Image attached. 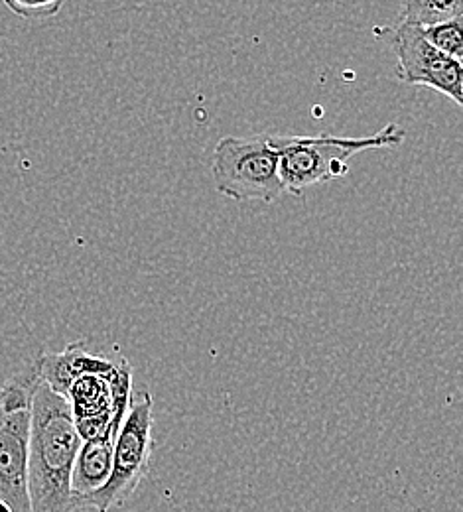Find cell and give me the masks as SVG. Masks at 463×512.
<instances>
[{
	"mask_svg": "<svg viewBox=\"0 0 463 512\" xmlns=\"http://www.w3.org/2000/svg\"><path fill=\"white\" fill-rule=\"evenodd\" d=\"M66 398L38 383L30 408L28 499L32 512H73L71 471L81 448Z\"/></svg>",
	"mask_w": 463,
	"mask_h": 512,
	"instance_id": "obj_1",
	"label": "cell"
},
{
	"mask_svg": "<svg viewBox=\"0 0 463 512\" xmlns=\"http://www.w3.org/2000/svg\"><path fill=\"white\" fill-rule=\"evenodd\" d=\"M406 130L397 123L381 128L371 136L351 138L322 132L318 136L270 134L278 154V172L284 192L300 197L316 184H328L349 176V162L365 150L400 146Z\"/></svg>",
	"mask_w": 463,
	"mask_h": 512,
	"instance_id": "obj_2",
	"label": "cell"
},
{
	"mask_svg": "<svg viewBox=\"0 0 463 512\" xmlns=\"http://www.w3.org/2000/svg\"><path fill=\"white\" fill-rule=\"evenodd\" d=\"M40 383L36 361L0 386V501L14 512L30 511L28 434L32 396Z\"/></svg>",
	"mask_w": 463,
	"mask_h": 512,
	"instance_id": "obj_3",
	"label": "cell"
},
{
	"mask_svg": "<svg viewBox=\"0 0 463 512\" xmlns=\"http://www.w3.org/2000/svg\"><path fill=\"white\" fill-rule=\"evenodd\" d=\"M211 174L217 193L239 203H272L286 193L270 132L255 136H223L213 150Z\"/></svg>",
	"mask_w": 463,
	"mask_h": 512,
	"instance_id": "obj_4",
	"label": "cell"
},
{
	"mask_svg": "<svg viewBox=\"0 0 463 512\" xmlns=\"http://www.w3.org/2000/svg\"><path fill=\"white\" fill-rule=\"evenodd\" d=\"M154 402L148 392H142L131 402V408L119 428L113 467L107 483L87 497L79 509L95 512H111L123 507L148 473L152 453V426H154Z\"/></svg>",
	"mask_w": 463,
	"mask_h": 512,
	"instance_id": "obj_5",
	"label": "cell"
},
{
	"mask_svg": "<svg viewBox=\"0 0 463 512\" xmlns=\"http://www.w3.org/2000/svg\"><path fill=\"white\" fill-rule=\"evenodd\" d=\"M391 32V46L397 56L398 79L408 85L430 87L462 107V64L430 46L422 36V30L412 24L400 22V26Z\"/></svg>",
	"mask_w": 463,
	"mask_h": 512,
	"instance_id": "obj_6",
	"label": "cell"
},
{
	"mask_svg": "<svg viewBox=\"0 0 463 512\" xmlns=\"http://www.w3.org/2000/svg\"><path fill=\"white\" fill-rule=\"evenodd\" d=\"M117 361L107 357L91 355L83 341L69 343L62 353H44L36 359L40 381L52 388L56 394L66 398L73 381L83 375H109Z\"/></svg>",
	"mask_w": 463,
	"mask_h": 512,
	"instance_id": "obj_7",
	"label": "cell"
},
{
	"mask_svg": "<svg viewBox=\"0 0 463 512\" xmlns=\"http://www.w3.org/2000/svg\"><path fill=\"white\" fill-rule=\"evenodd\" d=\"M121 424L123 422H113L103 436L83 442L77 451L71 471V497L75 509H79V505L87 497H91L107 483L113 467V449Z\"/></svg>",
	"mask_w": 463,
	"mask_h": 512,
	"instance_id": "obj_8",
	"label": "cell"
},
{
	"mask_svg": "<svg viewBox=\"0 0 463 512\" xmlns=\"http://www.w3.org/2000/svg\"><path fill=\"white\" fill-rule=\"evenodd\" d=\"M463 16L462 0H406L402 4V22L416 28L438 26Z\"/></svg>",
	"mask_w": 463,
	"mask_h": 512,
	"instance_id": "obj_9",
	"label": "cell"
},
{
	"mask_svg": "<svg viewBox=\"0 0 463 512\" xmlns=\"http://www.w3.org/2000/svg\"><path fill=\"white\" fill-rule=\"evenodd\" d=\"M462 18L438 24V26H430V28H422V36L428 40L430 46H434L438 52H442L444 56L456 60L462 64L463 60V26Z\"/></svg>",
	"mask_w": 463,
	"mask_h": 512,
	"instance_id": "obj_10",
	"label": "cell"
},
{
	"mask_svg": "<svg viewBox=\"0 0 463 512\" xmlns=\"http://www.w3.org/2000/svg\"><path fill=\"white\" fill-rule=\"evenodd\" d=\"M6 6L22 18H50L64 8V2L62 0H56V2H10L8 0Z\"/></svg>",
	"mask_w": 463,
	"mask_h": 512,
	"instance_id": "obj_11",
	"label": "cell"
},
{
	"mask_svg": "<svg viewBox=\"0 0 463 512\" xmlns=\"http://www.w3.org/2000/svg\"><path fill=\"white\" fill-rule=\"evenodd\" d=\"M0 512H14L10 509V505H6L4 501H0Z\"/></svg>",
	"mask_w": 463,
	"mask_h": 512,
	"instance_id": "obj_12",
	"label": "cell"
}]
</instances>
